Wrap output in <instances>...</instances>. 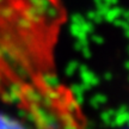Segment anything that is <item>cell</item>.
Instances as JSON below:
<instances>
[{
	"label": "cell",
	"mask_w": 129,
	"mask_h": 129,
	"mask_svg": "<svg viewBox=\"0 0 129 129\" xmlns=\"http://www.w3.org/2000/svg\"><path fill=\"white\" fill-rule=\"evenodd\" d=\"M0 129H30L14 117L0 114Z\"/></svg>",
	"instance_id": "7a4b0ae2"
},
{
	"label": "cell",
	"mask_w": 129,
	"mask_h": 129,
	"mask_svg": "<svg viewBox=\"0 0 129 129\" xmlns=\"http://www.w3.org/2000/svg\"><path fill=\"white\" fill-rule=\"evenodd\" d=\"M66 19L63 0H0V98L20 105L44 129L85 127L78 102L56 73Z\"/></svg>",
	"instance_id": "6da1fadb"
}]
</instances>
